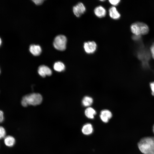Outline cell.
<instances>
[{"instance_id":"obj_1","label":"cell","mask_w":154,"mask_h":154,"mask_svg":"<svg viewBox=\"0 0 154 154\" xmlns=\"http://www.w3.org/2000/svg\"><path fill=\"white\" fill-rule=\"evenodd\" d=\"M42 100V97L40 94L32 93L23 97L21 104L24 107H26L28 105L37 106L41 103Z\"/></svg>"},{"instance_id":"obj_2","label":"cell","mask_w":154,"mask_h":154,"mask_svg":"<svg viewBox=\"0 0 154 154\" xmlns=\"http://www.w3.org/2000/svg\"><path fill=\"white\" fill-rule=\"evenodd\" d=\"M130 29L133 34L137 36L145 35L149 31L148 26L145 23L141 22L133 23L130 26Z\"/></svg>"},{"instance_id":"obj_3","label":"cell","mask_w":154,"mask_h":154,"mask_svg":"<svg viewBox=\"0 0 154 154\" xmlns=\"http://www.w3.org/2000/svg\"><path fill=\"white\" fill-rule=\"evenodd\" d=\"M154 143V137H148L142 138L138 143L140 151L144 154H148Z\"/></svg>"},{"instance_id":"obj_4","label":"cell","mask_w":154,"mask_h":154,"mask_svg":"<svg viewBox=\"0 0 154 154\" xmlns=\"http://www.w3.org/2000/svg\"><path fill=\"white\" fill-rule=\"evenodd\" d=\"M67 38L63 35L57 36L55 38L53 44L54 47L59 50H64L66 48Z\"/></svg>"},{"instance_id":"obj_5","label":"cell","mask_w":154,"mask_h":154,"mask_svg":"<svg viewBox=\"0 0 154 154\" xmlns=\"http://www.w3.org/2000/svg\"><path fill=\"white\" fill-rule=\"evenodd\" d=\"M84 48L86 53L92 54L96 50L97 45L96 42L94 41H88L84 43Z\"/></svg>"},{"instance_id":"obj_6","label":"cell","mask_w":154,"mask_h":154,"mask_svg":"<svg viewBox=\"0 0 154 154\" xmlns=\"http://www.w3.org/2000/svg\"><path fill=\"white\" fill-rule=\"evenodd\" d=\"M73 11L75 15L79 17L84 13L86 8L82 3H79L73 7Z\"/></svg>"},{"instance_id":"obj_7","label":"cell","mask_w":154,"mask_h":154,"mask_svg":"<svg viewBox=\"0 0 154 154\" xmlns=\"http://www.w3.org/2000/svg\"><path fill=\"white\" fill-rule=\"evenodd\" d=\"M38 72L40 76L43 78L46 76H50L52 74L51 70L44 65H41L38 67Z\"/></svg>"},{"instance_id":"obj_8","label":"cell","mask_w":154,"mask_h":154,"mask_svg":"<svg viewBox=\"0 0 154 154\" xmlns=\"http://www.w3.org/2000/svg\"><path fill=\"white\" fill-rule=\"evenodd\" d=\"M100 117L103 121L105 123H107L112 117V114L109 110H104L101 111Z\"/></svg>"},{"instance_id":"obj_9","label":"cell","mask_w":154,"mask_h":154,"mask_svg":"<svg viewBox=\"0 0 154 154\" xmlns=\"http://www.w3.org/2000/svg\"><path fill=\"white\" fill-rule=\"evenodd\" d=\"M29 51L33 55H39L41 52V48L40 46L38 45L32 44L30 46Z\"/></svg>"},{"instance_id":"obj_10","label":"cell","mask_w":154,"mask_h":154,"mask_svg":"<svg viewBox=\"0 0 154 154\" xmlns=\"http://www.w3.org/2000/svg\"><path fill=\"white\" fill-rule=\"evenodd\" d=\"M95 15L99 18H102L105 16L106 11L103 7L100 6L96 7L94 10Z\"/></svg>"},{"instance_id":"obj_11","label":"cell","mask_w":154,"mask_h":154,"mask_svg":"<svg viewBox=\"0 0 154 154\" xmlns=\"http://www.w3.org/2000/svg\"><path fill=\"white\" fill-rule=\"evenodd\" d=\"M109 14L110 17L115 20L119 19L121 17L120 14L114 7H112L110 9Z\"/></svg>"},{"instance_id":"obj_12","label":"cell","mask_w":154,"mask_h":154,"mask_svg":"<svg viewBox=\"0 0 154 154\" xmlns=\"http://www.w3.org/2000/svg\"><path fill=\"white\" fill-rule=\"evenodd\" d=\"M5 144L7 147H11L14 145L15 143V139L14 137L11 135L6 136L4 139Z\"/></svg>"},{"instance_id":"obj_13","label":"cell","mask_w":154,"mask_h":154,"mask_svg":"<svg viewBox=\"0 0 154 154\" xmlns=\"http://www.w3.org/2000/svg\"><path fill=\"white\" fill-rule=\"evenodd\" d=\"M93 129L92 125L90 123H87L84 125L82 129V133L86 135H88L92 133Z\"/></svg>"},{"instance_id":"obj_14","label":"cell","mask_w":154,"mask_h":154,"mask_svg":"<svg viewBox=\"0 0 154 154\" xmlns=\"http://www.w3.org/2000/svg\"><path fill=\"white\" fill-rule=\"evenodd\" d=\"M85 114L86 116L88 118L93 119L94 116L96 114V112L93 108L88 107L85 110Z\"/></svg>"},{"instance_id":"obj_15","label":"cell","mask_w":154,"mask_h":154,"mask_svg":"<svg viewBox=\"0 0 154 154\" xmlns=\"http://www.w3.org/2000/svg\"><path fill=\"white\" fill-rule=\"evenodd\" d=\"M53 68L56 71L61 72L64 70L65 66L62 62L58 61L55 63L53 66Z\"/></svg>"},{"instance_id":"obj_16","label":"cell","mask_w":154,"mask_h":154,"mask_svg":"<svg viewBox=\"0 0 154 154\" xmlns=\"http://www.w3.org/2000/svg\"><path fill=\"white\" fill-rule=\"evenodd\" d=\"M93 102L92 98L89 96L85 97L82 100V104L85 106H90Z\"/></svg>"},{"instance_id":"obj_17","label":"cell","mask_w":154,"mask_h":154,"mask_svg":"<svg viewBox=\"0 0 154 154\" xmlns=\"http://www.w3.org/2000/svg\"><path fill=\"white\" fill-rule=\"evenodd\" d=\"M6 132L4 128L2 126L0 127V138H4L6 136Z\"/></svg>"},{"instance_id":"obj_18","label":"cell","mask_w":154,"mask_h":154,"mask_svg":"<svg viewBox=\"0 0 154 154\" xmlns=\"http://www.w3.org/2000/svg\"><path fill=\"white\" fill-rule=\"evenodd\" d=\"M150 50L152 57L153 59H154V42L151 46Z\"/></svg>"},{"instance_id":"obj_19","label":"cell","mask_w":154,"mask_h":154,"mask_svg":"<svg viewBox=\"0 0 154 154\" xmlns=\"http://www.w3.org/2000/svg\"><path fill=\"white\" fill-rule=\"evenodd\" d=\"M150 87L152 96H154V82H151L149 84Z\"/></svg>"},{"instance_id":"obj_20","label":"cell","mask_w":154,"mask_h":154,"mask_svg":"<svg viewBox=\"0 0 154 154\" xmlns=\"http://www.w3.org/2000/svg\"><path fill=\"white\" fill-rule=\"evenodd\" d=\"M109 1L111 4L114 5H117L119 3L120 1L119 0H110Z\"/></svg>"},{"instance_id":"obj_21","label":"cell","mask_w":154,"mask_h":154,"mask_svg":"<svg viewBox=\"0 0 154 154\" xmlns=\"http://www.w3.org/2000/svg\"><path fill=\"white\" fill-rule=\"evenodd\" d=\"M3 112L1 110L0 111V121L1 123L2 122L4 119Z\"/></svg>"},{"instance_id":"obj_22","label":"cell","mask_w":154,"mask_h":154,"mask_svg":"<svg viewBox=\"0 0 154 154\" xmlns=\"http://www.w3.org/2000/svg\"><path fill=\"white\" fill-rule=\"evenodd\" d=\"M33 1L37 5L41 4L44 1L42 0H33Z\"/></svg>"},{"instance_id":"obj_23","label":"cell","mask_w":154,"mask_h":154,"mask_svg":"<svg viewBox=\"0 0 154 154\" xmlns=\"http://www.w3.org/2000/svg\"><path fill=\"white\" fill-rule=\"evenodd\" d=\"M141 36H137L135 35H134L132 37V39L134 40H138L141 38Z\"/></svg>"},{"instance_id":"obj_24","label":"cell","mask_w":154,"mask_h":154,"mask_svg":"<svg viewBox=\"0 0 154 154\" xmlns=\"http://www.w3.org/2000/svg\"><path fill=\"white\" fill-rule=\"evenodd\" d=\"M153 133L154 134V124L153 125Z\"/></svg>"},{"instance_id":"obj_25","label":"cell","mask_w":154,"mask_h":154,"mask_svg":"<svg viewBox=\"0 0 154 154\" xmlns=\"http://www.w3.org/2000/svg\"><path fill=\"white\" fill-rule=\"evenodd\" d=\"M1 40H0V44H1Z\"/></svg>"}]
</instances>
